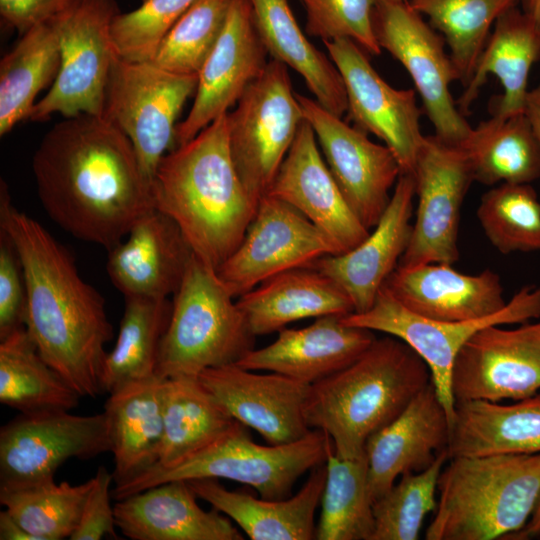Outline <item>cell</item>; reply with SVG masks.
<instances>
[{"label":"cell","mask_w":540,"mask_h":540,"mask_svg":"<svg viewBox=\"0 0 540 540\" xmlns=\"http://www.w3.org/2000/svg\"><path fill=\"white\" fill-rule=\"evenodd\" d=\"M0 229L10 237L23 266L25 328L38 352L82 397L105 393V345L113 338V327L103 297L82 279L68 250L14 207L3 180Z\"/></svg>","instance_id":"2"},{"label":"cell","mask_w":540,"mask_h":540,"mask_svg":"<svg viewBox=\"0 0 540 540\" xmlns=\"http://www.w3.org/2000/svg\"><path fill=\"white\" fill-rule=\"evenodd\" d=\"M185 480L152 486L114 505L116 527L131 540H243L215 508L204 510Z\"/></svg>","instance_id":"27"},{"label":"cell","mask_w":540,"mask_h":540,"mask_svg":"<svg viewBox=\"0 0 540 540\" xmlns=\"http://www.w3.org/2000/svg\"><path fill=\"white\" fill-rule=\"evenodd\" d=\"M427 540H505L540 497V453L449 458L437 485Z\"/></svg>","instance_id":"5"},{"label":"cell","mask_w":540,"mask_h":540,"mask_svg":"<svg viewBox=\"0 0 540 540\" xmlns=\"http://www.w3.org/2000/svg\"><path fill=\"white\" fill-rule=\"evenodd\" d=\"M431 382L427 364L408 344L376 338L353 363L311 385L305 419L329 436L337 456L357 458Z\"/></svg>","instance_id":"4"},{"label":"cell","mask_w":540,"mask_h":540,"mask_svg":"<svg viewBox=\"0 0 540 540\" xmlns=\"http://www.w3.org/2000/svg\"><path fill=\"white\" fill-rule=\"evenodd\" d=\"M231 0H196L161 41L153 59L172 73L197 75L223 30Z\"/></svg>","instance_id":"44"},{"label":"cell","mask_w":540,"mask_h":540,"mask_svg":"<svg viewBox=\"0 0 540 540\" xmlns=\"http://www.w3.org/2000/svg\"><path fill=\"white\" fill-rule=\"evenodd\" d=\"M267 55L250 0H231L219 39L198 73L190 112L176 126V145L189 142L228 113L263 73L269 62Z\"/></svg>","instance_id":"19"},{"label":"cell","mask_w":540,"mask_h":540,"mask_svg":"<svg viewBox=\"0 0 540 540\" xmlns=\"http://www.w3.org/2000/svg\"><path fill=\"white\" fill-rule=\"evenodd\" d=\"M451 425L433 382L388 425L366 442L368 491L372 502L406 473L429 467L447 451Z\"/></svg>","instance_id":"23"},{"label":"cell","mask_w":540,"mask_h":540,"mask_svg":"<svg viewBox=\"0 0 540 540\" xmlns=\"http://www.w3.org/2000/svg\"><path fill=\"white\" fill-rule=\"evenodd\" d=\"M524 113L531 124L540 147V84L529 90Z\"/></svg>","instance_id":"51"},{"label":"cell","mask_w":540,"mask_h":540,"mask_svg":"<svg viewBox=\"0 0 540 540\" xmlns=\"http://www.w3.org/2000/svg\"><path fill=\"white\" fill-rule=\"evenodd\" d=\"M192 256L175 222L152 208L108 250L106 268L124 296L168 298L179 288Z\"/></svg>","instance_id":"24"},{"label":"cell","mask_w":540,"mask_h":540,"mask_svg":"<svg viewBox=\"0 0 540 540\" xmlns=\"http://www.w3.org/2000/svg\"><path fill=\"white\" fill-rule=\"evenodd\" d=\"M447 452L448 459L540 453V391L510 404L456 401Z\"/></svg>","instance_id":"31"},{"label":"cell","mask_w":540,"mask_h":540,"mask_svg":"<svg viewBox=\"0 0 540 540\" xmlns=\"http://www.w3.org/2000/svg\"><path fill=\"white\" fill-rule=\"evenodd\" d=\"M237 304L255 337L279 332L298 320L354 311L346 293L311 267L277 274L238 297Z\"/></svg>","instance_id":"30"},{"label":"cell","mask_w":540,"mask_h":540,"mask_svg":"<svg viewBox=\"0 0 540 540\" xmlns=\"http://www.w3.org/2000/svg\"><path fill=\"white\" fill-rule=\"evenodd\" d=\"M415 184L401 174L391 199L368 236L351 250L323 256L309 266L332 279L349 297L354 313L367 311L398 266L412 232Z\"/></svg>","instance_id":"21"},{"label":"cell","mask_w":540,"mask_h":540,"mask_svg":"<svg viewBox=\"0 0 540 540\" xmlns=\"http://www.w3.org/2000/svg\"><path fill=\"white\" fill-rule=\"evenodd\" d=\"M0 540H34L4 509L0 512Z\"/></svg>","instance_id":"50"},{"label":"cell","mask_w":540,"mask_h":540,"mask_svg":"<svg viewBox=\"0 0 540 540\" xmlns=\"http://www.w3.org/2000/svg\"><path fill=\"white\" fill-rule=\"evenodd\" d=\"M267 194L296 208L328 236L339 254L356 247L370 232L343 196L306 120Z\"/></svg>","instance_id":"22"},{"label":"cell","mask_w":540,"mask_h":540,"mask_svg":"<svg viewBox=\"0 0 540 540\" xmlns=\"http://www.w3.org/2000/svg\"><path fill=\"white\" fill-rule=\"evenodd\" d=\"M539 318L540 286L536 285L522 287L497 313L465 321H437L416 315L383 285L367 311L349 313L342 316V321L394 336L408 344L427 364L451 425L456 402L451 386L452 369L464 344L488 326L521 324Z\"/></svg>","instance_id":"8"},{"label":"cell","mask_w":540,"mask_h":540,"mask_svg":"<svg viewBox=\"0 0 540 540\" xmlns=\"http://www.w3.org/2000/svg\"><path fill=\"white\" fill-rule=\"evenodd\" d=\"M503 326L478 331L459 351L451 378L455 401H516L540 391V318Z\"/></svg>","instance_id":"18"},{"label":"cell","mask_w":540,"mask_h":540,"mask_svg":"<svg viewBox=\"0 0 540 540\" xmlns=\"http://www.w3.org/2000/svg\"><path fill=\"white\" fill-rule=\"evenodd\" d=\"M523 11L540 26V0H522Z\"/></svg>","instance_id":"53"},{"label":"cell","mask_w":540,"mask_h":540,"mask_svg":"<svg viewBox=\"0 0 540 540\" xmlns=\"http://www.w3.org/2000/svg\"><path fill=\"white\" fill-rule=\"evenodd\" d=\"M460 146L481 184H530L540 177V147L525 113L492 115L472 127Z\"/></svg>","instance_id":"35"},{"label":"cell","mask_w":540,"mask_h":540,"mask_svg":"<svg viewBox=\"0 0 540 540\" xmlns=\"http://www.w3.org/2000/svg\"><path fill=\"white\" fill-rule=\"evenodd\" d=\"M317 540H372L373 502L368 491V464L364 453L341 458L329 445Z\"/></svg>","instance_id":"39"},{"label":"cell","mask_w":540,"mask_h":540,"mask_svg":"<svg viewBox=\"0 0 540 540\" xmlns=\"http://www.w3.org/2000/svg\"><path fill=\"white\" fill-rule=\"evenodd\" d=\"M82 396L40 355L21 328L0 340V402L22 414L70 411Z\"/></svg>","instance_id":"37"},{"label":"cell","mask_w":540,"mask_h":540,"mask_svg":"<svg viewBox=\"0 0 540 540\" xmlns=\"http://www.w3.org/2000/svg\"><path fill=\"white\" fill-rule=\"evenodd\" d=\"M304 119L312 127L324 160L346 201L369 230L391 199L400 165L386 145L371 141L367 134L316 100L296 94Z\"/></svg>","instance_id":"17"},{"label":"cell","mask_w":540,"mask_h":540,"mask_svg":"<svg viewBox=\"0 0 540 540\" xmlns=\"http://www.w3.org/2000/svg\"><path fill=\"white\" fill-rule=\"evenodd\" d=\"M47 215L74 237L107 250L154 208L151 182L132 143L103 116L80 114L56 123L32 159Z\"/></svg>","instance_id":"1"},{"label":"cell","mask_w":540,"mask_h":540,"mask_svg":"<svg viewBox=\"0 0 540 540\" xmlns=\"http://www.w3.org/2000/svg\"><path fill=\"white\" fill-rule=\"evenodd\" d=\"M244 425L170 468L152 467L136 478L115 486L116 500L173 480L227 479L253 487L260 497L271 500L291 496L296 481L326 461L329 436L312 429L303 438L284 444L260 445L251 440Z\"/></svg>","instance_id":"7"},{"label":"cell","mask_w":540,"mask_h":540,"mask_svg":"<svg viewBox=\"0 0 540 540\" xmlns=\"http://www.w3.org/2000/svg\"><path fill=\"white\" fill-rule=\"evenodd\" d=\"M373 28L381 50L388 51L410 75L435 135L460 146L472 127L451 94L450 85L457 78L443 36L408 0H379Z\"/></svg>","instance_id":"12"},{"label":"cell","mask_w":540,"mask_h":540,"mask_svg":"<svg viewBox=\"0 0 540 540\" xmlns=\"http://www.w3.org/2000/svg\"><path fill=\"white\" fill-rule=\"evenodd\" d=\"M254 339L237 298L193 254L173 295L156 376L198 378L206 369L239 361L254 348Z\"/></svg>","instance_id":"6"},{"label":"cell","mask_w":540,"mask_h":540,"mask_svg":"<svg viewBox=\"0 0 540 540\" xmlns=\"http://www.w3.org/2000/svg\"><path fill=\"white\" fill-rule=\"evenodd\" d=\"M336 254L334 243L309 219L267 194L259 200L241 243L216 271L238 298L277 274Z\"/></svg>","instance_id":"15"},{"label":"cell","mask_w":540,"mask_h":540,"mask_svg":"<svg viewBox=\"0 0 540 540\" xmlns=\"http://www.w3.org/2000/svg\"><path fill=\"white\" fill-rule=\"evenodd\" d=\"M113 474L104 466L97 469L88 493L79 524L70 540L118 539L114 506L111 505Z\"/></svg>","instance_id":"48"},{"label":"cell","mask_w":540,"mask_h":540,"mask_svg":"<svg viewBox=\"0 0 540 540\" xmlns=\"http://www.w3.org/2000/svg\"><path fill=\"white\" fill-rule=\"evenodd\" d=\"M124 313L113 349L107 353L104 392L156 377L160 343L171 314L168 298L124 296Z\"/></svg>","instance_id":"38"},{"label":"cell","mask_w":540,"mask_h":540,"mask_svg":"<svg viewBox=\"0 0 540 540\" xmlns=\"http://www.w3.org/2000/svg\"><path fill=\"white\" fill-rule=\"evenodd\" d=\"M324 43L344 82L347 120L381 139L396 157L402 174H412L424 139L415 91L390 86L352 40Z\"/></svg>","instance_id":"16"},{"label":"cell","mask_w":540,"mask_h":540,"mask_svg":"<svg viewBox=\"0 0 540 540\" xmlns=\"http://www.w3.org/2000/svg\"><path fill=\"white\" fill-rule=\"evenodd\" d=\"M448 460L443 451L420 472L403 474L373 503L375 521L372 540H417L425 517L437 506V485Z\"/></svg>","instance_id":"43"},{"label":"cell","mask_w":540,"mask_h":540,"mask_svg":"<svg viewBox=\"0 0 540 540\" xmlns=\"http://www.w3.org/2000/svg\"><path fill=\"white\" fill-rule=\"evenodd\" d=\"M197 79L153 61L118 56L113 63L102 116L130 140L150 182L161 159L177 147L176 119L196 91Z\"/></svg>","instance_id":"10"},{"label":"cell","mask_w":540,"mask_h":540,"mask_svg":"<svg viewBox=\"0 0 540 540\" xmlns=\"http://www.w3.org/2000/svg\"><path fill=\"white\" fill-rule=\"evenodd\" d=\"M384 286L412 313L437 321L483 318L507 303L497 273L465 274L448 263L398 265Z\"/></svg>","instance_id":"26"},{"label":"cell","mask_w":540,"mask_h":540,"mask_svg":"<svg viewBox=\"0 0 540 540\" xmlns=\"http://www.w3.org/2000/svg\"><path fill=\"white\" fill-rule=\"evenodd\" d=\"M540 59V26L517 7L500 16L480 55L474 73L456 101L468 111L489 75L496 77L503 93L497 97L492 115L509 117L524 113L528 80Z\"/></svg>","instance_id":"29"},{"label":"cell","mask_w":540,"mask_h":540,"mask_svg":"<svg viewBox=\"0 0 540 540\" xmlns=\"http://www.w3.org/2000/svg\"><path fill=\"white\" fill-rule=\"evenodd\" d=\"M238 423L206 391L198 378H165L163 435L158 461L152 467L170 468L183 462Z\"/></svg>","instance_id":"34"},{"label":"cell","mask_w":540,"mask_h":540,"mask_svg":"<svg viewBox=\"0 0 540 540\" xmlns=\"http://www.w3.org/2000/svg\"><path fill=\"white\" fill-rule=\"evenodd\" d=\"M375 339L373 331L347 325L341 315H327L304 328H283L275 341L253 348L236 364L312 385L353 363Z\"/></svg>","instance_id":"25"},{"label":"cell","mask_w":540,"mask_h":540,"mask_svg":"<svg viewBox=\"0 0 540 540\" xmlns=\"http://www.w3.org/2000/svg\"><path fill=\"white\" fill-rule=\"evenodd\" d=\"M79 0H0L2 26L20 35L50 22L71 9Z\"/></svg>","instance_id":"49"},{"label":"cell","mask_w":540,"mask_h":540,"mask_svg":"<svg viewBox=\"0 0 540 540\" xmlns=\"http://www.w3.org/2000/svg\"><path fill=\"white\" fill-rule=\"evenodd\" d=\"M92 485L93 477L79 485L57 484L50 479L22 487H0V503L34 540H62L76 530Z\"/></svg>","instance_id":"41"},{"label":"cell","mask_w":540,"mask_h":540,"mask_svg":"<svg viewBox=\"0 0 540 540\" xmlns=\"http://www.w3.org/2000/svg\"><path fill=\"white\" fill-rule=\"evenodd\" d=\"M55 21L20 35L0 61V136L29 119L41 90L55 81L60 68Z\"/></svg>","instance_id":"36"},{"label":"cell","mask_w":540,"mask_h":540,"mask_svg":"<svg viewBox=\"0 0 540 540\" xmlns=\"http://www.w3.org/2000/svg\"><path fill=\"white\" fill-rule=\"evenodd\" d=\"M196 0H143L134 10L119 12L111 34L119 57L151 61L167 32Z\"/></svg>","instance_id":"45"},{"label":"cell","mask_w":540,"mask_h":540,"mask_svg":"<svg viewBox=\"0 0 540 540\" xmlns=\"http://www.w3.org/2000/svg\"><path fill=\"white\" fill-rule=\"evenodd\" d=\"M120 12L115 0H79L54 19L60 44V68L47 94L36 102L30 121L53 114L102 116L110 72L118 57L111 25Z\"/></svg>","instance_id":"11"},{"label":"cell","mask_w":540,"mask_h":540,"mask_svg":"<svg viewBox=\"0 0 540 540\" xmlns=\"http://www.w3.org/2000/svg\"><path fill=\"white\" fill-rule=\"evenodd\" d=\"M110 451L104 412L74 415L52 411L19 415L0 429V487L54 479L71 458L90 459Z\"/></svg>","instance_id":"14"},{"label":"cell","mask_w":540,"mask_h":540,"mask_svg":"<svg viewBox=\"0 0 540 540\" xmlns=\"http://www.w3.org/2000/svg\"><path fill=\"white\" fill-rule=\"evenodd\" d=\"M27 288L19 254L0 229V340L25 327Z\"/></svg>","instance_id":"47"},{"label":"cell","mask_w":540,"mask_h":540,"mask_svg":"<svg viewBox=\"0 0 540 540\" xmlns=\"http://www.w3.org/2000/svg\"><path fill=\"white\" fill-rule=\"evenodd\" d=\"M164 379L153 377L111 394L104 405L115 486L126 483L158 461L163 435Z\"/></svg>","instance_id":"32"},{"label":"cell","mask_w":540,"mask_h":540,"mask_svg":"<svg viewBox=\"0 0 540 540\" xmlns=\"http://www.w3.org/2000/svg\"><path fill=\"white\" fill-rule=\"evenodd\" d=\"M522 0H408L443 36L457 81L465 87L497 19Z\"/></svg>","instance_id":"40"},{"label":"cell","mask_w":540,"mask_h":540,"mask_svg":"<svg viewBox=\"0 0 540 540\" xmlns=\"http://www.w3.org/2000/svg\"><path fill=\"white\" fill-rule=\"evenodd\" d=\"M304 120L287 66L274 59L227 113L231 156L256 201L269 192Z\"/></svg>","instance_id":"9"},{"label":"cell","mask_w":540,"mask_h":540,"mask_svg":"<svg viewBox=\"0 0 540 540\" xmlns=\"http://www.w3.org/2000/svg\"><path fill=\"white\" fill-rule=\"evenodd\" d=\"M540 537V497L537 501V504L534 508V511L524 525L519 531L509 535L505 540H530L533 538Z\"/></svg>","instance_id":"52"},{"label":"cell","mask_w":540,"mask_h":540,"mask_svg":"<svg viewBox=\"0 0 540 540\" xmlns=\"http://www.w3.org/2000/svg\"><path fill=\"white\" fill-rule=\"evenodd\" d=\"M325 481L324 462L310 470L296 494L280 500L230 491L213 478L187 482L197 498L232 519L251 540H311L315 539V512Z\"/></svg>","instance_id":"28"},{"label":"cell","mask_w":540,"mask_h":540,"mask_svg":"<svg viewBox=\"0 0 540 540\" xmlns=\"http://www.w3.org/2000/svg\"><path fill=\"white\" fill-rule=\"evenodd\" d=\"M481 228L502 254L540 251V201L527 183H502L485 192L476 212Z\"/></svg>","instance_id":"42"},{"label":"cell","mask_w":540,"mask_h":540,"mask_svg":"<svg viewBox=\"0 0 540 540\" xmlns=\"http://www.w3.org/2000/svg\"><path fill=\"white\" fill-rule=\"evenodd\" d=\"M412 176L418 198L416 218L398 265L453 264L459 259L462 204L474 182L467 155L461 146L435 134L424 136Z\"/></svg>","instance_id":"13"},{"label":"cell","mask_w":540,"mask_h":540,"mask_svg":"<svg viewBox=\"0 0 540 540\" xmlns=\"http://www.w3.org/2000/svg\"><path fill=\"white\" fill-rule=\"evenodd\" d=\"M250 3L256 29L272 59L298 72L315 100L342 117L347 110L343 79L331 58L304 36L288 0H250Z\"/></svg>","instance_id":"33"},{"label":"cell","mask_w":540,"mask_h":540,"mask_svg":"<svg viewBox=\"0 0 540 540\" xmlns=\"http://www.w3.org/2000/svg\"><path fill=\"white\" fill-rule=\"evenodd\" d=\"M306 9L305 31L323 42L350 39L368 55L381 48L373 28V12L379 0H300Z\"/></svg>","instance_id":"46"},{"label":"cell","mask_w":540,"mask_h":540,"mask_svg":"<svg viewBox=\"0 0 540 540\" xmlns=\"http://www.w3.org/2000/svg\"><path fill=\"white\" fill-rule=\"evenodd\" d=\"M198 380L231 417L268 444L294 442L312 430L305 419L310 384L276 372L255 373L236 363L206 369Z\"/></svg>","instance_id":"20"},{"label":"cell","mask_w":540,"mask_h":540,"mask_svg":"<svg viewBox=\"0 0 540 540\" xmlns=\"http://www.w3.org/2000/svg\"><path fill=\"white\" fill-rule=\"evenodd\" d=\"M151 194L154 208L175 222L193 254L217 270L241 243L259 203L234 165L227 113L161 159Z\"/></svg>","instance_id":"3"}]
</instances>
